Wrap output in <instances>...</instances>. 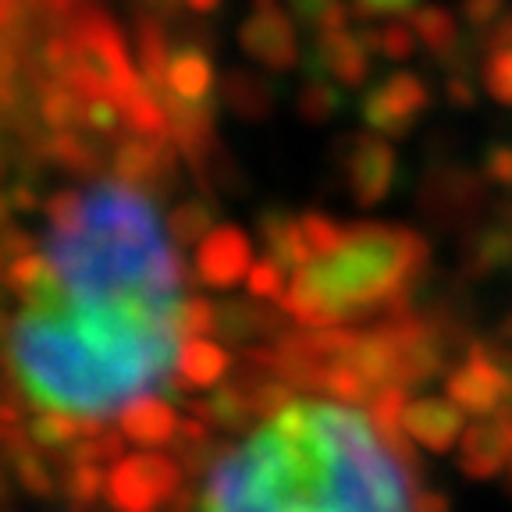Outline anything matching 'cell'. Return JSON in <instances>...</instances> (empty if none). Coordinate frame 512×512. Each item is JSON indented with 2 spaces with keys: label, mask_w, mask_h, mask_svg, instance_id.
Returning <instances> with one entry per match:
<instances>
[{
  "label": "cell",
  "mask_w": 512,
  "mask_h": 512,
  "mask_svg": "<svg viewBox=\"0 0 512 512\" xmlns=\"http://www.w3.org/2000/svg\"><path fill=\"white\" fill-rule=\"evenodd\" d=\"M399 431L360 402H281L207 470L200 512H420Z\"/></svg>",
  "instance_id": "cell-1"
},
{
  "label": "cell",
  "mask_w": 512,
  "mask_h": 512,
  "mask_svg": "<svg viewBox=\"0 0 512 512\" xmlns=\"http://www.w3.org/2000/svg\"><path fill=\"white\" fill-rule=\"evenodd\" d=\"M36 281L82 306H185L157 203L132 182H93L47 203Z\"/></svg>",
  "instance_id": "cell-2"
},
{
  "label": "cell",
  "mask_w": 512,
  "mask_h": 512,
  "mask_svg": "<svg viewBox=\"0 0 512 512\" xmlns=\"http://www.w3.org/2000/svg\"><path fill=\"white\" fill-rule=\"evenodd\" d=\"M424 260L420 239L388 224L345 228L292 271L285 310L306 328H335L388 306Z\"/></svg>",
  "instance_id": "cell-3"
},
{
  "label": "cell",
  "mask_w": 512,
  "mask_h": 512,
  "mask_svg": "<svg viewBox=\"0 0 512 512\" xmlns=\"http://www.w3.org/2000/svg\"><path fill=\"white\" fill-rule=\"evenodd\" d=\"M182 470L164 452H128L107 470L104 498L114 512H164L178 495Z\"/></svg>",
  "instance_id": "cell-4"
},
{
  "label": "cell",
  "mask_w": 512,
  "mask_h": 512,
  "mask_svg": "<svg viewBox=\"0 0 512 512\" xmlns=\"http://www.w3.org/2000/svg\"><path fill=\"white\" fill-rule=\"evenodd\" d=\"M253 242L235 224H217L196 242V278L210 288H232L253 271Z\"/></svg>",
  "instance_id": "cell-5"
},
{
  "label": "cell",
  "mask_w": 512,
  "mask_h": 512,
  "mask_svg": "<svg viewBox=\"0 0 512 512\" xmlns=\"http://www.w3.org/2000/svg\"><path fill=\"white\" fill-rule=\"evenodd\" d=\"M118 434L128 441H136L139 448H153L157 452L160 445H168L171 438L182 434V420H178L175 406L160 395H150V399H139L118 416Z\"/></svg>",
  "instance_id": "cell-6"
},
{
  "label": "cell",
  "mask_w": 512,
  "mask_h": 512,
  "mask_svg": "<svg viewBox=\"0 0 512 512\" xmlns=\"http://www.w3.org/2000/svg\"><path fill=\"white\" fill-rule=\"evenodd\" d=\"M402 431L427 448H448L459 431V413L438 399H420L402 409Z\"/></svg>",
  "instance_id": "cell-7"
},
{
  "label": "cell",
  "mask_w": 512,
  "mask_h": 512,
  "mask_svg": "<svg viewBox=\"0 0 512 512\" xmlns=\"http://www.w3.org/2000/svg\"><path fill=\"white\" fill-rule=\"evenodd\" d=\"M232 367V356L224 345H217L214 338H185L182 356H178V374L192 384V388H214Z\"/></svg>",
  "instance_id": "cell-8"
},
{
  "label": "cell",
  "mask_w": 512,
  "mask_h": 512,
  "mask_svg": "<svg viewBox=\"0 0 512 512\" xmlns=\"http://www.w3.org/2000/svg\"><path fill=\"white\" fill-rule=\"evenodd\" d=\"M93 427L82 424V420H72V416L61 413H40L29 424V438L40 448H68L72 441H79L82 434H89Z\"/></svg>",
  "instance_id": "cell-9"
},
{
  "label": "cell",
  "mask_w": 512,
  "mask_h": 512,
  "mask_svg": "<svg viewBox=\"0 0 512 512\" xmlns=\"http://www.w3.org/2000/svg\"><path fill=\"white\" fill-rule=\"evenodd\" d=\"M104 488H107V473L96 463H82V459H75L72 470L61 477V491L72 502H96V498H104Z\"/></svg>",
  "instance_id": "cell-10"
},
{
  "label": "cell",
  "mask_w": 512,
  "mask_h": 512,
  "mask_svg": "<svg viewBox=\"0 0 512 512\" xmlns=\"http://www.w3.org/2000/svg\"><path fill=\"white\" fill-rule=\"evenodd\" d=\"M246 281H249V292L260 299H285L288 292V271L278 260H271V256H260Z\"/></svg>",
  "instance_id": "cell-11"
}]
</instances>
